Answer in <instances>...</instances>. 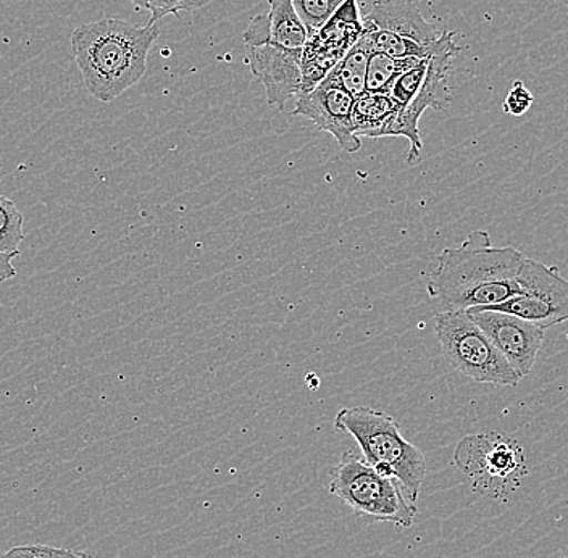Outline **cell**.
<instances>
[{
	"label": "cell",
	"instance_id": "obj_25",
	"mask_svg": "<svg viewBox=\"0 0 568 558\" xmlns=\"http://www.w3.org/2000/svg\"><path fill=\"white\" fill-rule=\"evenodd\" d=\"M16 257L17 255L0 252V283L16 278L17 268L13 266V258Z\"/></svg>",
	"mask_w": 568,
	"mask_h": 558
},
{
	"label": "cell",
	"instance_id": "obj_10",
	"mask_svg": "<svg viewBox=\"0 0 568 558\" xmlns=\"http://www.w3.org/2000/svg\"><path fill=\"white\" fill-rule=\"evenodd\" d=\"M354 95L329 73L318 87L297 95L293 115L311 120L335 138L341 151L355 154L361 151L362 141L354 131Z\"/></svg>",
	"mask_w": 568,
	"mask_h": 558
},
{
	"label": "cell",
	"instance_id": "obj_22",
	"mask_svg": "<svg viewBox=\"0 0 568 558\" xmlns=\"http://www.w3.org/2000/svg\"><path fill=\"white\" fill-rule=\"evenodd\" d=\"M136 10L151 12V20L148 24H155L160 18L180 16V12L202 9L211 3V0H131Z\"/></svg>",
	"mask_w": 568,
	"mask_h": 558
},
{
	"label": "cell",
	"instance_id": "obj_8",
	"mask_svg": "<svg viewBox=\"0 0 568 558\" xmlns=\"http://www.w3.org/2000/svg\"><path fill=\"white\" fill-rule=\"evenodd\" d=\"M251 73L264 84L266 102L284 110L302 88V52L287 51L266 39V13L254 17L244 31Z\"/></svg>",
	"mask_w": 568,
	"mask_h": 558
},
{
	"label": "cell",
	"instance_id": "obj_1",
	"mask_svg": "<svg viewBox=\"0 0 568 558\" xmlns=\"http://www.w3.org/2000/svg\"><path fill=\"white\" fill-rule=\"evenodd\" d=\"M525 255L515 247H495L488 231L475 230L459 247L444 248L429 275V297L443 312L495 307L518 293Z\"/></svg>",
	"mask_w": 568,
	"mask_h": 558
},
{
	"label": "cell",
	"instance_id": "obj_5",
	"mask_svg": "<svg viewBox=\"0 0 568 558\" xmlns=\"http://www.w3.org/2000/svg\"><path fill=\"white\" fill-rule=\"evenodd\" d=\"M435 333L444 361L462 375L496 386L517 387L521 382L518 373L467 312H442L436 315Z\"/></svg>",
	"mask_w": 568,
	"mask_h": 558
},
{
	"label": "cell",
	"instance_id": "obj_13",
	"mask_svg": "<svg viewBox=\"0 0 568 558\" xmlns=\"http://www.w3.org/2000/svg\"><path fill=\"white\" fill-rule=\"evenodd\" d=\"M362 23L364 31H389L428 48L442 35L425 20L414 0H376L367 16L362 17Z\"/></svg>",
	"mask_w": 568,
	"mask_h": 558
},
{
	"label": "cell",
	"instance_id": "obj_20",
	"mask_svg": "<svg viewBox=\"0 0 568 558\" xmlns=\"http://www.w3.org/2000/svg\"><path fill=\"white\" fill-rule=\"evenodd\" d=\"M428 63L429 57L418 62L417 65L412 67L410 70L404 71L394 81L393 87H390L388 91L389 98L393 99L399 112L417 98L418 92L424 87L426 73H428Z\"/></svg>",
	"mask_w": 568,
	"mask_h": 558
},
{
	"label": "cell",
	"instance_id": "obj_3",
	"mask_svg": "<svg viewBox=\"0 0 568 558\" xmlns=\"http://www.w3.org/2000/svg\"><path fill=\"white\" fill-rule=\"evenodd\" d=\"M335 429L353 437L364 460L376 471L399 483L410 503L418 499L426 476V458L403 436L396 419L385 412L361 405L341 408Z\"/></svg>",
	"mask_w": 568,
	"mask_h": 558
},
{
	"label": "cell",
	"instance_id": "obj_26",
	"mask_svg": "<svg viewBox=\"0 0 568 558\" xmlns=\"http://www.w3.org/2000/svg\"><path fill=\"white\" fill-rule=\"evenodd\" d=\"M49 558H89L87 554L78 552V550L71 549H53L51 550V557Z\"/></svg>",
	"mask_w": 568,
	"mask_h": 558
},
{
	"label": "cell",
	"instance_id": "obj_4",
	"mask_svg": "<svg viewBox=\"0 0 568 558\" xmlns=\"http://www.w3.org/2000/svg\"><path fill=\"white\" fill-rule=\"evenodd\" d=\"M329 494L346 504L357 517L372 524L414 525L417 507L407 499L399 483L382 475L362 455L346 450L333 467Z\"/></svg>",
	"mask_w": 568,
	"mask_h": 558
},
{
	"label": "cell",
	"instance_id": "obj_24",
	"mask_svg": "<svg viewBox=\"0 0 568 558\" xmlns=\"http://www.w3.org/2000/svg\"><path fill=\"white\" fill-rule=\"evenodd\" d=\"M51 550L52 547L48 546H18L0 558H49Z\"/></svg>",
	"mask_w": 568,
	"mask_h": 558
},
{
	"label": "cell",
	"instance_id": "obj_12",
	"mask_svg": "<svg viewBox=\"0 0 568 558\" xmlns=\"http://www.w3.org/2000/svg\"><path fill=\"white\" fill-rule=\"evenodd\" d=\"M454 464L477 485L507 483L520 470L524 458L513 440L500 436H468L460 440Z\"/></svg>",
	"mask_w": 568,
	"mask_h": 558
},
{
	"label": "cell",
	"instance_id": "obj_17",
	"mask_svg": "<svg viewBox=\"0 0 568 558\" xmlns=\"http://www.w3.org/2000/svg\"><path fill=\"white\" fill-rule=\"evenodd\" d=\"M422 60L424 59H415V57L414 59H393L386 53L373 51L368 62L367 91L388 94L394 81Z\"/></svg>",
	"mask_w": 568,
	"mask_h": 558
},
{
	"label": "cell",
	"instance_id": "obj_23",
	"mask_svg": "<svg viewBox=\"0 0 568 558\" xmlns=\"http://www.w3.org/2000/svg\"><path fill=\"white\" fill-rule=\"evenodd\" d=\"M532 98L530 89L525 87L521 81H515L513 89L507 92L504 99L503 109L507 115L524 116L531 109Z\"/></svg>",
	"mask_w": 568,
	"mask_h": 558
},
{
	"label": "cell",
	"instance_id": "obj_14",
	"mask_svg": "<svg viewBox=\"0 0 568 558\" xmlns=\"http://www.w3.org/2000/svg\"><path fill=\"white\" fill-rule=\"evenodd\" d=\"M397 109L386 92H364L355 98L353 124L357 138H386V131L396 119Z\"/></svg>",
	"mask_w": 568,
	"mask_h": 558
},
{
	"label": "cell",
	"instance_id": "obj_18",
	"mask_svg": "<svg viewBox=\"0 0 568 558\" xmlns=\"http://www.w3.org/2000/svg\"><path fill=\"white\" fill-rule=\"evenodd\" d=\"M364 34L371 39L373 51L386 53L393 59H428L435 52L436 44H420V42L412 41V39L403 38V35L389 33V31H364Z\"/></svg>",
	"mask_w": 568,
	"mask_h": 558
},
{
	"label": "cell",
	"instance_id": "obj_27",
	"mask_svg": "<svg viewBox=\"0 0 568 558\" xmlns=\"http://www.w3.org/2000/svg\"><path fill=\"white\" fill-rule=\"evenodd\" d=\"M376 0H357L358 10H361V16H367L368 10L372 9L373 3H375Z\"/></svg>",
	"mask_w": 568,
	"mask_h": 558
},
{
	"label": "cell",
	"instance_id": "obj_11",
	"mask_svg": "<svg viewBox=\"0 0 568 558\" xmlns=\"http://www.w3.org/2000/svg\"><path fill=\"white\" fill-rule=\"evenodd\" d=\"M467 314L491 339L518 376L521 379L527 378L545 344V329L506 312L470 308Z\"/></svg>",
	"mask_w": 568,
	"mask_h": 558
},
{
	"label": "cell",
	"instance_id": "obj_6",
	"mask_svg": "<svg viewBox=\"0 0 568 558\" xmlns=\"http://www.w3.org/2000/svg\"><path fill=\"white\" fill-rule=\"evenodd\" d=\"M517 283L518 293L514 297L486 311L506 312L545 332L568 322V280L560 275L557 266L525 257Z\"/></svg>",
	"mask_w": 568,
	"mask_h": 558
},
{
	"label": "cell",
	"instance_id": "obj_19",
	"mask_svg": "<svg viewBox=\"0 0 568 558\" xmlns=\"http://www.w3.org/2000/svg\"><path fill=\"white\" fill-rule=\"evenodd\" d=\"M24 219L16 202L0 195V252L20 254V245L24 240Z\"/></svg>",
	"mask_w": 568,
	"mask_h": 558
},
{
	"label": "cell",
	"instance_id": "obj_7",
	"mask_svg": "<svg viewBox=\"0 0 568 558\" xmlns=\"http://www.w3.org/2000/svg\"><path fill=\"white\" fill-rule=\"evenodd\" d=\"M460 52L456 44L454 33H442L436 44L435 52L429 57L428 73H426L424 87L418 92L417 98L397 112L396 119L390 123L386 136L406 138L410 148H408L407 163L415 165L422 158L424 151V141L420 136L422 115L426 109L443 112L446 110L447 102L450 101V78H453L454 59Z\"/></svg>",
	"mask_w": 568,
	"mask_h": 558
},
{
	"label": "cell",
	"instance_id": "obj_16",
	"mask_svg": "<svg viewBox=\"0 0 568 558\" xmlns=\"http://www.w3.org/2000/svg\"><path fill=\"white\" fill-rule=\"evenodd\" d=\"M372 53L371 39L364 34L335 69L329 71L354 98L367 92L368 62H371Z\"/></svg>",
	"mask_w": 568,
	"mask_h": 558
},
{
	"label": "cell",
	"instance_id": "obj_2",
	"mask_svg": "<svg viewBox=\"0 0 568 558\" xmlns=\"http://www.w3.org/2000/svg\"><path fill=\"white\" fill-rule=\"evenodd\" d=\"M160 35L158 24L136 27L120 18L81 24L71 34V52L89 94L112 102L133 88L148 70Z\"/></svg>",
	"mask_w": 568,
	"mask_h": 558
},
{
	"label": "cell",
	"instance_id": "obj_15",
	"mask_svg": "<svg viewBox=\"0 0 568 558\" xmlns=\"http://www.w3.org/2000/svg\"><path fill=\"white\" fill-rule=\"evenodd\" d=\"M266 39L287 51L304 52L308 31L291 0H268Z\"/></svg>",
	"mask_w": 568,
	"mask_h": 558
},
{
	"label": "cell",
	"instance_id": "obj_9",
	"mask_svg": "<svg viewBox=\"0 0 568 558\" xmlns=\"http://www.w3.org/2000/svg\"><path fill=\"white\" fill-rule=\"evenodd\" d=\"M364 35L361 10L357 0H344L317 33L308 35L307 44L302 52V92L318 87L329 71L346 57V53L361 41Z\"/></svg>",
	"mask_w": 568,
	"mask_h": 558
},
{
	"label": "cell",
	"instance_id": "obj_21",
	"mask_svg": "<svg viewBox=\"0 0 568 558\" xmlns=\"http://www.w3.org/2000/svg\"><path fill=\"white\" fill-rule=\"evenodd\" d=\"M291 2L311 35L317 33L320 28L335 16L344 0H291Z\"/></svg>",
	"mask_w": 568,
	"mask_h": 558
}]
</instances>
